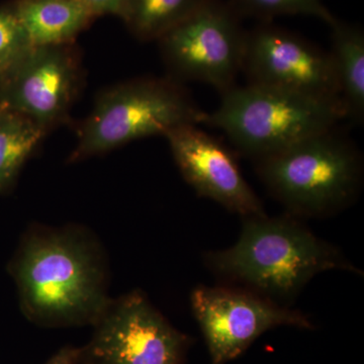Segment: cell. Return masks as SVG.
<instances>
[{"label":"cell","mask_w":364,"mask_h":364,"mask_svg":"<svg viewBox=\"0 0 364 364\" xmlns=\"http://www.w3.org/2000/svg\"><path fill=\"white\" fill-rule=\"evenodd\" d=\"M92 16H100L105 14H116L119 16L124 0H80Z\"/></svg>","instance_id":"ac0fdd59"},{"label":"cell","mask_w":364,"mask_h":364,"mask_svg":"<svg viewBox=\"0 0 364 364\" xmlns=\"http://www.w3.org/2000/svg\"><path fill=\"white\" fill-rule=\"evenodd\" d=\"M46 134L28 117L0 107V195L13 188Z\"/></svg>","instance_id":"5bb4252c"},{"label":"cell","mask_w":364,"mask_h":364,"mask_svg":"<svg viewBox=\"0 0 364 364\" xmlns=\"http://www.w3.org/2000/svg\"><path fill=\"white\" fill-rule=\"evenodd\" d=\"M165 138L182 177L198 196L241 218L267 214L233 154L214 136L196 124H188L170 132Z\"/></svg>","instance_id":"8fae6325"},{"label":"cell","mask_w":364,"mask_h":364,"mask_svg":"<svg viewBox=\"0 0 364 364\" xmlns=\"http://www.w3.org/2000/svg\"><path fill=\"white\" fill-rule=\"evenodd\" d=\"M344 119L339 102L248 83L222 93L203 124L221 130L239 152L257 161L336 128Z\"/></svg>","instance_id":"277c9868"},{"label":"cell","mask_w":364,"mask_h":364,"mask_svg":"<svg viewBox=\"0 0 364 364\" xmlns=\"http://www.w3.org/2000/svg\"><path fill=\"white\" fill-rule=\"evenodd\" d=\"M203 260L223 284L248 289L287 306L320 273L342 270L363 275L340 249L289 213L242 218L236 243L203 253Z\"/></svg>","instance_id":"7a4b0ae2"},{"label":"cell","mask_w":364,"mask_h":364,"mask_svg":"<svg viewBox=\"0 0 364 364\" xmlns=\"http://www.w3.org/2000/svg\"><path fill=\"white\" fill-rule=\"evenodd\" d=\"M4 71L0 68V104H1L2 82H4Z\"/></svg>","instance_id":"ffe728a7"},{"label":"cell","mask_w":364,"mask_h":364,"mask_svg":"<svg viewBox=\"0 0 364 364\" xmlns=\"http://www.w3.org/2000/svg\"><path fill=\"white\" fill-rule=\"evenodd\" d=\"M79 354V347L68 345L57 351L45 364H78Z\"/></svg>","instance_id":"d6986e66"},{"label":"cell","mask_w":364,"mask_h":364,"mask_svg":"<svg viewBox=\"0 0 364 364\" xmlns=\"http://www.w3.org/2000/svg\"><path fill=\"white\" fill-rule=\"evenodd\" d=\"M205 0H124L119 16L140 40H159Z\"/></svg>","instance_id":"9a60e30c"},{"label":"cell","mask_w":364,"mask_h":364,"mask_svg":"<svg viewBox=\"0 0 364 364\" xmlns=\"http://www.w3.org/2000/svg\"><path fill=\"white\" fill-rule=\"evenodd\" d=\"M9 269L23 315L41 327L92 326L112 299L107 252L80 225L33 224Z\"/></svg>","instance_id":"6da1fadb"},{"label":"cell","mask_w":364,"mask_h":364,"mask_svg":"<svg viewBox=\"0 0 364 364\" xmlns=\"http://www.w3.org/2000/svg\"><path fill=\"white\" fill-rule=\"evenodd\" d=\"M32 48L13 6L0 7V68L6 70Z\"/></svg>","instance_id":"e0dca14e"},{"label":"cell","mask_w":364,"mask_h":364,"mask_svg":"<svg viewBox=\"0 0 364 364\" xmlns=\"http://www.w3.org/2000/svg\"><path fill=\"white\" fill-rule=\"evenodd\" d=\"M202 111L172 79L140 78L100 93L81 124L69 162L105 154L126 144L203 124Z\"/></svg>","instance_id":"5b68a950"},{"label":"cell","mask_w":364,"mask_h":364,"mask_svg":"<svg viewBox=\"0 0 364 364\" xmlns=\"http://www.w3.org/2000/svg\"><path fill=\"white\" fill-rule=\"evenodd\" d=\"M331 58L345 119L355 123L364 117V35L358 26L338 20L332 23Z\"/></svg>","instance_id":"4fadbf2b"},{"label":"cell","mask_w":364,"mask_h":364,"mask_svg":"<svg viewBox=\"0 0 364 364\" xmlns=\"http://www.w3.org/2000/svg\"><path fill=\"white\" fill-rule=\"evenodd\" d=\"M191 306L210 364H228L240 358L261 335L275 328L315 329L305 313L228 284L196 287L191 293Z\"/></svg>","instance_id":"ba28073f"},{"label":"cell","mask_w":364,"mask_h":364,"mask_svg":"<svg viewBox=\"0 0 364 364\" xmlns=\"http://www.w3.org/2000/svg\"><path fill=\"white\" fill-rule=\"evenodd\" d=\"M11 6L32 47L72 44L95 18L80 0H16Z\"/></svg>","instance_id":"7c38bea8"},{"label":"cell","mask_w":364,"mask_h":364,"mask_svg":"<svg viewBox=\"0 0 364 364\" xmlns=\"http://www.w3.org/2000/svg\"><path fill=\"white\" fill-rule=\"evenodd\" d=\"M240 18L221 0H205L162 36L163 58L176 77L212 85L220 93L236 85L246 33Z\"/></svg>","instance_id":"52a82bcc"},{"label":"cell","mask_w":364,"mask_h":364,"mask_svg":"<svg viewBox=\"0 0 364 364\" xmlns=\"http://www.w3.org/2000/svg\"><path fill=\"white\" fill-rule=\"evenodd\" d=\"M81 82L80 60L71 44L33 47L4 71L0 107L28 117L48 133L66 121Z\"/></svg>","instance_id":"9c48e42d"},{"label":"cell","mask_w":364,"mask_h":364,"mask_svg":"<svg viewBox=\"0 0 364 364\" xmlns=\"http://www.w3.org/2000/svg\"><path fill=\"white\" fill-rule=\"evenodd\" d=\"M231 9L239 18L270 21L277 16H315L331 26L336 18L325 6L322 0H230Z\"/></svg>","instance_id":"2e32d148"},{"label":"cell","mask_w":364,"mask_h":364,"mask_svg":"<svg viewBox=\"0 0 364 364\" xmlns=\"http://www.w3.org/2000/svg\"><path fill=\"white\" fill-rule=\"evenodd\" d=\"M241 72L250 85L303 93L341 105L329 53L277 26L262 25L246 33Z\"/></svg>","instance_id":"30bf717a"},{"label":"cell","mask_w":364,"mask_h":364,"mask_svg":"<svg viewBox=\"0 0 364 364\" xmlns=\"http://www.w3.org/2000/svg\"><path fill=\"white\" fill-rule=\"evenodd\" d=\"M255 162L269 193L299 219L344 210L363 186L360 154L337 127Z\"/></svg>","instance_id":"3957f363"},{"label":"cell","mask_w":364,"mask_h":364,"mask_svg":"<svg viewBox=\"0 0 364 364\" xmlns=\"http://www.w3.org/2000/svg\"><path fill=\"white\" fill-rule=\"evenodd\" d=\"M92 327L78 364H186L195 343L139 289L112 299Z\"/></svg>","instance_id":"8992f818"}]
</instances>
